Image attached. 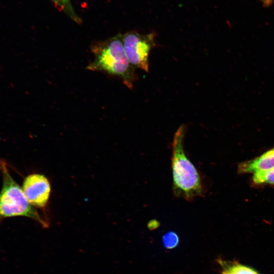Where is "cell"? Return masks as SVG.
Listing matches in <instances>:
<instances>
[{
	"mask_svg": "<svg viewBox=\"0 0 274 274\" xmlns=\"http://www.w3.org/2000/svg\"><path fill=\"white\" fill-rule=\"evenodd\" d=\"M22 189L27 200L33 207L42 209L47 206L51 186L48 179L44 175H29L24 179Z\"/></svg>",
	"mask_w": 274,
	"mask_h": 274,
	"instance_id": "cell-5",
	"label": "cell"
},
{
	"mask_svg": "<svg viewBox=\"0 0 274 274\" xmlns=\"http://www.w3.org/2000/svg\"><path fill=\"white\" fill-rule=\"evenodd\" d=\"M253 181L257 184H274V168L254 173Z\"/></svg>",
	"mask_w": 274,
	"mask_h": 274,
	"instance_id": "cell-8",
	"label": "cell"
},
{
	"mask_svg": "<svg viewBox=\"0 0 274 274\" xmlns=\"http://www.w3.org/2000/svg\"><path fill=\"white\" fill-rule=\"evenodd\" d=\"M55 7L60 11L64 12V6L62 0H50Z\"/></svg>",
	"mask_w": 274,
	"mask_h": 274,
	"instance_id": "cell-11",
	"label": "cell"
},
{
	"mask_svg": "<svg viewBox=\"0 0 274 274\" xmlns=\"http://www.w3.org/2000/svg\"><path fill=\"white\" fill-rule=\"evenodd\" d=\"M265 7L270 6L273 2L274 0H260Z\"/></svg>",
	"mask_w": 274,
	"mask_h": 274,
	"instance_id": "cell-12",
	"label": "cell"
},
{
	"mask_svg": "<svg viewBox=\"0 0 274 274\" xmlns=\"http://www.w3.org/2000/svg\"><path fill=\"white\" fill-rule=\"evenodd\" d=\"M64 6V12L72 20L77 23H82V20L77 15L72 5L71 0H62Z\"/></svg>",
	"mask_w": 274,
	"mask_h": 274,
	"instance_id": "cell-10",
	"label": "cell"
},
{
	"mask_svg": "<svg viewBox=\"0 0 274 274\" xmlns=\"http://www.w3.org/2000/svg\"><path fill=\"white\" fill-rule=\"evenodd\" d=\"M222 274H258L254 269L237 262L220 261Z\"/></svg>",
	"mask_w": 274,
	"mask_h": 274,
	"instance_id": "cell-7",
	"label": "cell"
},
{
	"mask_svg": "<svg viewBox=\"0 0 274 274\" xmlns=\"http://www.w3.org/2000/svg\"><path fill=\"white\" fill-rule=\"evenodd\" d=\"M272 168H274V148L254 159L242 163L238 166V171L242 173H255Z\"/></svg>",
	"mask_w": 274,
	"mask_h": 274,
	"instance_id": "cell-6",
	"label": "cell"
},
{
	"mask_svg": "<svg viewBox=\"0 0 274 274\" xmlns=\"http://www.w3.org/2000/svg\"><path fill=\"white\" fill-rule=\"evenodd\" d=\"M186 127L181 125L175 132L172 144L171 167L173 191L176 197L192 201L203 194L202 182L196 168L186 155L183 142Z\"/></svg>",
	"mask_w": 274,
	"mask_h": 274,
	"instance_id": "cell-2",
	"label": "cell"
},
{
	"mask_svg": "<svg viewBox=\"0 0 274 274\" xmlns=\"http://www.w3.org/2000/svg\"><path fill=\"white\" fill-rule=\"evenodd\" d=\"M163 243L165 248L171 249L175 248L179 243V237L174 232H168L163 237Z\"/></svg>",
	"mask_w": 274,
	"mask_h": 274,
	"instance_id": "cell-9",
	"label": "cell"
},
{
	"mask_svg": "<svg viewBox=\"0 0 274 274\" xmlns=\"http://www.w3.org/2000/svg\"><path fill=\"white\" fill-rule=\"evenodd\" d=\"M155 36L154 32L141 34L133 30L123 35L125 52L130 63L135 68L149 72V56L155 46Z\"/></svg>",
	"mask_w": 274,
	"mask_h": 274,
	"instance_id": "cell-4",
	"label": "cell"
},
{
	"mask_svg": "<svg viewBox=\"0 0 274 274\" xmlns=\"http://www.w3.org/2000/svg\"><path fill=\"white\" fill-rule=\"evenodd\" d=\"M0 170L3 178L0 192V220L8 217L25 216L37 221L44 228L48 227V221L43 219L28 202L22 189L10 174L7 164L3 159H0Z\"/></svg>",
	"mask_w": 274,
	"mask_h": 274,
	"instance_id": "cell-3",
	"label": "cell"
},
{
	"mask_svg": "<svg viewBox=\"0 0 274 274\" xmlns=\"http://www.w3.org/2000/svg\"><path fill=\"white\" fill-rule=\"evenodd\" d=\"M91 51L93 60L87 65V70L118 77L127 87L132 88L136 75L125 52L122 34L93 43Z\"/></svg>",
	"mask_w": 274,
	"mask_h": 274,
	"instance_id": "cell-1",
	"label": "cell"
}]
</instances>
